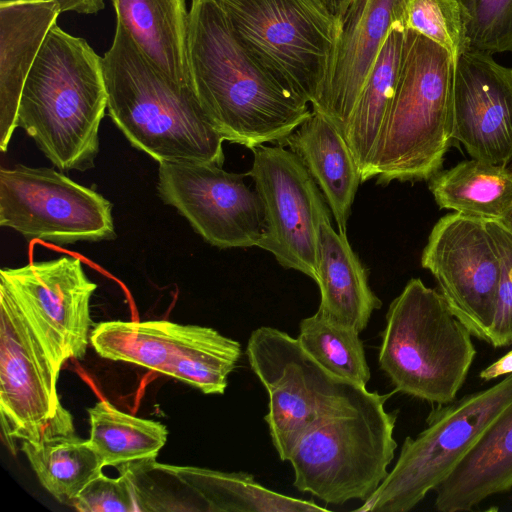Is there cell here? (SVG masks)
I'll return each mask as SVG.
<instances>
[{
    "label": "cell",
    "mask_w": 512,
    "mask_h": 512,
    "mask_svg": "<svg viewBox=\"0 0 512 512\" xmlns=\"http://www.w3.org/2000/svg\"><path fill=\"white\" fill-rule=\"evenodd\" d=\"M0 416L4 443L37 442L63 408L54 369L14 295L0 282Z\"/></svg>",
    "instance_id": "4fadbf2b"
},
{
    "label": "cell",
    "mask_w": 512,
    "mask_h": 512,
    "mask_svg": "<svg viewBox=\"0 0 512 512\" xmlns=\"http://www.w3.org/2000/svg\"><path fill=\"white\" fill-rule=\"evenodd\" d=\"M87 411L91 425L88 441L104 467L156 459L167 441L165 425L122 412L106 400Z\"/></svg>",
    "instance_id": "83f0119b"
},
{
    "label": "cell",
    "mask_w": 512,
    "mask_h": 512,
    "mask_svg": "<svg viewBox=\"0 0 512 512\" xmlns=\"http://www.w3.org/2000/svg\"><path fill=\"white\" fill-rule=\"evenodd\" d=\"M512 403V374L431 411L427 427L407 437L396 464L356 511L407 512L435 490L485 428Z\"/></svg>",
    "instance_id": "9c48e42d"
},
{
    "label": "cell",
    "mask_w": 512,
    "mask_h": 512,
    "mask_svg": "<svg viewBox=\"0 0 512 512\" xmlns=\"http://www.w3.org/2000/svg\"><path fill=\"white\" fill-rule=\"evenodd\" d=\"M0 282L14 295L58 374L69 358L85 356L92 326L90 300L97 284L78 257L2 268Z\"/></svg>",
    "instance_id": "5bb4252c"
},
{
    "label": "cell",
    "mask_w": 512,
    "mask_h": 512,
    "mask_svg": "<svg viewBox=\"0 0 512 512\" xmlns=\"http://www.w3.org/2000/svg\"><path fill=\"white\" fill-rule=\"evenodd\" d=\"M0 225L54 244L115 237L110 201L46 167L1 168Z\"/></svg>",
    "instance_id": "30bf717a"
},
{
    "label": "cell",
    "mask_w": 512,
    "mask_h": 512,
    "mask_svg": "<svg viewBox=\"0 0 512 512\" xmlns=\"http://www.w3.org/2000/svg\"><path fill=\"white\" fill-rule=\"evenodd\" d=\"M280 146H288L300 158L321 190L338 231L346 234L361 178L344 135L327 117L312 110Z\"/></svg>",
    "instance_id": "ffe728a7"
},
{
    "label": "cell",
    "mask_w": 512,
    "mask_h": 512,
    "mask_svg": "<svg viewBox=\"0 0 512 512\" xmlns=\"http://www.w3.org/2000/svg\"><path fill=\"white\" fill-rule=\"evenodd\" d=\"M320 305L327 320L362 332L371 315L382 306L368 283V275L352 250L346 234L337 232L330 218L320 225L317 279Z\"/></svg>",
    "instance_id": "44dd1931"
},
{
    "label": "cell",
    "mask_w": 512,
    "mask_h": 512,
    "mask_svg": "<svg viewBox=\"0 0 512 512\" xmlns=\"http://www.w3.org/2000/svg\"><path fill=\"white\" fill-rule=\"evenodd\" d=\"M429 189L441 209L485 220H501L512 204V170L472 158L440 170Z\"/></svg>",
    "instance_id": "484cf974"
},
{
    "label": "cell",
    "mask_w": 512,
    "mask_h": 512,
    "mask_svg": "<svg viewBox=\"0 0 512 512\" xmlns=\"http://www.w3.org/2000/svg\"><path fill=\"white\" fill-rule=\"evenodd\" d=\"M451 137L475 159L512 162V68L466 48L455 60Z\"/></svg>",
    "instance_id": "2e32d148"
},
{
    "label": "cell",
    "mask_w": 512,
    "mask_h": 512,
    "mask_svg": "<svg viewBox=\"0 0 512 512\" xmlns=\"http://www.w3.org/2000/svg\"><path fill=\"white\" fill-rule=\"evenodd\" d=\"M59 5L48 0L0 1V149L6 152L17 127L27 76L57 23Z\"/></svg>",
    "instance_id": "ac0fdd59"
},
{
    "label": "cell",
    "mask_w": 512,
    "mask_h": 512,
    "mask_svg": "<svg viewBox=\"0 0 512 512\" xmlns=\"http://www.w3.org/2000/svg\"><path fill=\"white\" fill-rule=\"evenodd\" d=\"M71 507L80 512L139 511L133 484L126 474L109 478L100 473L80 491Z\"/></svg>",
    "instance_id": "836d02e7"
},
{
    "label": "cell",
    "mask_w": 512,
    "mask_h": 512,
    "mask_svg": "<svg viewBox=\"0 0 512 512\" xmlns=\"http://www.w3.org/2000/svg\"><path fill=\"white\" fill-rule=\"evenodd\" d=\"M411 0H352L340 22L331 68L312 110L344 135L356 100L388 37L407 22Z\"/></svg>",
    "instance_id": "e0dca14e"
},
{
    "label": "cell",
    "mask_w": 512,
    "mask_h": 512,
    "mask_svg": "<svg viewBox=\"0 0 512 512\" xmlns=\"http://www.w3.org/2000/svg\"><path fill=\"white\" fill-rule=\"evenodd\" d=\"M245 176L214 163L164 162L159 163L158 191L212 246L252 247L264 230V210Z\"/></svg>",
    "instance_id": "9a60e30c"
},
{
    "label": "cell",
    "mask_w": 512,
    "mask_h": 512,
    "mask_svg": "<svg viewBox=\"0 0 512 512\" xmlns=\"http://www.w3.org/2000/svg\"><path fill=\"white\" fill-rule=\"evenodd\" d=\"M252 168L265 226L257 247L286 269L317 279L321 223L330 218L325 198L300 158L284 146L252 149Z\"/></svg>",
    "instance_id": "8fae6325"
},
{
    "label": "cell",
    "mask_w": 512,
    "mask_h": 512,
    "mask_svg": "<svg viewBox=\"0 0 512 512\" xmlns=\"http://www.w3.org/2000/svg\"><path fill=\"white\" fill-rule=\"evenodd\" d=\"M188 56L197 96L224 141L281 145L312 114L245 49L217 0H192Z\"/></svg>",
    "instance_id": "6da1fadb"
},
{
    "label": "cell",
    "mask_w": 512,
    "mask_h": 512,
    "mask_svg": "<svg viewBox=\"0 0 512 512\" xmlns=\"http://www.w3.org/2000/svg\"><path fill=\"white\" fill-rule=\"evenodd\" d=\"M328 11L337 19L340 23L346 9L352 0H320Z\"/></svg>",
    "instance_id": "8d00e7d4"
},
{
    "label": "cell",
    "mask_w": 512,
    "mask_h": 512,
    "mask_svg": "<svg viewBox=\"0 0 512 512\" xmlns=\"http://www.w3.org/2000/svg\"><path fill=\"white\" fill-rule=\"evenodd\" d=\"M421 265L438 283L453 314L488 342L501 274L496 242L482 218L450 213L432 228Z\"/></svg>",
    "instance_id": "7c38bea8"
},
{
    "label": "cell",
    "mask_w": 512,
    "mask_h": 512,
    "mask_svg": "<svg viewBox=\"0 0 512 512\" xmlns=\"http://www.w3.org/2000/svg\"><path fill=\"white\" fill-rule=\"evenodd\" d=\"M467 47L495 54L512 52V0H458Z\"/></svg>",
    "instance_id": "4dcf8cb0"
},
{
    "label": "cell",
    "mask_w": 512,
    "mask_h": 512,
    "mask_svg": "<svg viewBox=\"0 0 512 512\" xmlns=\"http://www.w3.org/2000/svg\"><path fill=\"white\" fill-rule=\"evenodd\" d=\"M455 60L407 28L394 96L376 144L369 179L377 184L429 180L451 142Z\"/></svg>",
    "instance_id": "277c9868"
},
{
    "label": "cell",
    "mask_w": 512,
    "mask_h": 512,
    "mask_svg": "<svg viewBox=\"0 0 512 512\" xmlns=\"http://www.w3.org/2000/svg\"><path fill=\"white\" fill-rule=\"evenodd\" d=\"M486 221L501 260L496 312L488 342L494 347H504L512 343V233L498 220Z\"/></svg>",
    "instance_id": "d6a6232c"
},
{
    "label": "cell",
    "mask_w": 512,
    "mask_h": 512,
    "mask_svg": "<svg viewBox=\"0 0 512 512\" xmlns=\"http://www.w3.org/2000/svg\"><path fill=\"white\" fill-rule=\"evenodd\" d=\"M186 1L111 0V3L116 23L124 27L145 57L176 83L194 88L188 56Z\"/></svg>",
    "instance_id": "7402d4cb"
},
{
    "label": "cell",
    "mask_w": 512,
    "mask_h": 512,
    "mask_svg": "<svg viewBox=\"0 0 512 512\" xmlns=\"http://www.w3.org/2000/svg\"><path fill=\"white\" fill-rule=\"evenodd\" d=\"M197 328L198 325L168 320H112L94 326L90 343L102 358L136 364L166 375Z\"/></svg>",
    "instance_id": "d4e9b609"
},
{
    "label": "cell",
    "mask_w": 512,
    "mask_h": 512,
    "mask_svg": "<svg viewBox=\"0 0 512 512\" xmlns=\"http://www.w3.org/2000/svg\"><path fill=\"white\" fill-rule=\"evenodd\" d=\"M102 66L108 113L132 146L158 163L222 166L224 139L195 89L156 68L119 23Z\"/></svg>",
    "instance_id": "7a4b0ae2"
},
{
    "label": "cell",
    "mask_w": 512,
    "mask_h": 512,
    "mask_svg": "<svg viewBox=\"0 0 512 512\" xmlns=\"http://www.w3.org/2000/svg\"><path fill=\"white\" fill-rule=\"evenodd\" d=\"M20 450L42 486L67 506L104 467L89 441L75 434L72 415L65 408L39 441H23Z\"/></svg>",
    "instance_id": "603a6c76"
},
{
    "label": "cell",
    "mask_w": 512,
    "mask_h": 512,
    "mask_svg": "<svg viewBox=\"0 0 512 512\" xmlns=\"http://www.w3.org/2000/svg\"><path fill=\"white\" fill-rule=\"evenodd\" d=\"M241 356L240 343L213 328L199 326L180 350L167 376L199 389L204 394H223L228 376Z\"/></svg>",
    "instance_id": "f546056e"
},
{
    "label": "cell",
    "mask_w": 512,
    "mask_h": 512,
    "mask_svg": "<svg viewBox=\"0 0 512 512\" xmlns=\"http://www.w3.org/2000/svg\"><path fill=\"white\" fill-rule=\"evenodd\" d=\"M406 29L404 24H397L390 31L356 100L344 133L361 182L369 180L372 156L394 96Z\"/></svg>",
    "instance_id": "cb8c5ba5"
},
{
    "label": "cell",
    "mask_w": 512,
    "mask_h": 512,
    "mask_svg": "<svg viewBox=\"0 0 512 512\" xmlns=\"http://www.w3.org/2000/svg\"><path fill=\"white\" fill-rule=\"evenodd\" d=\"M390 396L369 392L355 410L311 426L288 459L293 486L327 504L367 500L387 477L397 448V413L385 409Z\"/></svg>",
    "instance_id": "8992f818"
},
{
    "label": "cell",
    "mask_w": 512,
    "mask_h": 512,
    "mask_svg": "<svg viewBox=\"0 0 512 512\" xmlns=\"http://www.w3.org/2000/svg\"><path fill=\"white\" fill-rule=\"evenodd\" d=\"M208 506L210 512L328 511L312 500L284 495L258 483L246 472L167 465Z\"/></svg>",
    "instance_id": "4316f807"
},
{
    "label": "cell",
    "mask_w": 512,
    "mask_h": 512,
    "mask_svg": "<svg viewBox=\"0 0 512 512\" xmlns=\"http://www.w3.org/2000/svg\"><path fill=\"white\" fill-rule=\"evenodd\" d=\"M250 55L283 88L314 105L340 23L320 0H217Z\"/></svg>",
    "instance_id": "52a82bcc"
},
{
    "label": "cell",
    "mask_w": 512,
    "mask_h": 512,
    "mask_svg": "<svg viewBox=\"0 0 512 512\" xmlns=\"http://www.w3.org/2000/svg\"><path fill=\"white\" fill-rule=\"evenodd\" d=\"M249 365L269 396L264 419L279 458L288 461L302 435L318 421L355 410L369 391L318 364L297 338L273 327L252 331Z\"/></svg>",
    "instance_id": "ba28073f"
},
{
    "label": "cell",
    "mask_w": 512,
    "mask_h": 512,
    "mask_svg": "<svg viewBox=\"0 0 512 512\" xmlns=\"http://www.w3.org/2000/svg\"><path fill=\"white\" fill-rule=\"evenodd\" d=\"M56 2L62 12L97 14L105 8L104 0H48Z\"/></svg>",
    "instance_id": "e575fe53"
},
{
    "label": "cell",
    "mask_w": 512,
    "mask_h": 512,
    "mask_svg": "<svg viewBox=\"0 0 512 512\" xmlns=\"http://www.w3.org/2000/svg\"><path fill=\"white\" fill-rule=\"evenodd\" d=\"M385 320L378 362L395 391L437 405L454 401L476 349L441 293L412 278Z\"/></svg>",
    "instance_id": "5b68a950"
},
{
    "label": "cell",
    "mask_w": 512,
    "mask_h": 512,
    "mask_svg": "<svg viewBox=\"0 0 512 512\" xmlns=\"http://www.w3.org/2000/svg\"><path fill=\"white\" fill-rule=\"evenodd\" d=\"M359 334L357 330L329 321L316 312L301 320L297 339L325 370L366 387L371 375Z\"/></svg>",
    "instance_id": "f1b7e54d"
},
{
    "label": "cell",
    "mask_w": 512,
    "mask_h": 512,
    "mask_svg": "<svg viewBox=\"0 0 512 512\" xmlns=\"http://www.w3.org/2000/svg\"><path fill=\"white\" fill-rule=\"evenodd\" d=\"M512 489V403L485 428L452 472L435 489L440 512L469 511Z\"/></svg>",
    "instance_id": "d6986e66"
},
{
    "label": "cell",
    "mask_w": 512,
    "mask_h": 512,
    "mask_svg": "<svg viewBox=\"0 0 512 512\" xmlns=\"http://www.w3.org/2000/svg\"><path fill=\"white\" fill-rule=\"evenodd\" d=\"M500 221L512 233V204Z\"/></svg>",
    "instance_id": "74e56055"
},
{
    "label": "cell",
    "mask_w": 512,
    "mask_h": 512,
    "mask_svg": "<svg viewBox=\"0 0 512 512\" xmlns=\"http://www.w3.org/2000/svg\"><path fill=\"white\" fill-rule=\"evenodd\" d=\"M406 27L442 46L454 60L467 48L465 21L458 0H411Z\"/></svg>",
    "instance_id": "1f68e13d"
},
{
    "label": "cell",
    "mask_w": 512,
    "mask_h": 512,
    "mask_svg": "<svg viewBox=\"0 0 512 512\" xmlns=\"http://www.w3.org/2000/svg\"><path fill=\"white\" fill-rule=\"evenodd\" d=\"M509 374H512V349L483 369L479 376L484 381H490Z\"/></svg>",
    "instance_id": "d590c367"
},
{
    "label": "cell",
    "mask_w": 512,
    "mask_h": 512,
    "mask_svg": "<svg viewBox=\"0 0 512 512\" xmlns=\"http://www.w3.org/2000/svg\"><path fill=\"white\" fill-rule=\"evenodd\" d=\"M107 103L102 57L56 23L25 81L17 127L59 169L85 171L99 152Z\"/></svg>",
    "instance_id": "3957f363"
}]
</instances>
